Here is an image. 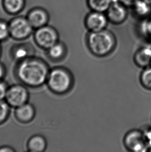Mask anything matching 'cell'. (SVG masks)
I'll list each match as a JSON object with an SVG mask.
<instances>
[{
    "label": "cell",
    "instance_id": "ffe728a7",
    "mask_svg": "<svg viewBox=\"0 0 151 152\" xmlns=\"http://www.w3.org/2000/svg\"><path fill=\"white\" fill-rule=\"evenodd\" d=\"M10 37L9 22L0 19V42L5 41Z\"/></svg>",
    "mask_w": 151,
    "mask_h": 152
},
{
    "label": "cell",
    "instance_id": "5b68a950",
    "mask_svg": "<svg viewBox=\"0 0 151 152\" xmlns=\"http://www.w3.org/2000/svg\"><path fill=\"white\" fill-rule=\"evenodd\" d=\"M33 38L37 46L46 50L59 41V34L55 28L47 25L34 30Z\"/></svg>",
    "mask_w": 151,
    "mask_h": 152
},
{
    "label": "cell",
    "instance_id": "2e32d148",
    "mask_svg": "<svg viewBox=\"0 0 151 152\" xmlns=\"http://www.w3.org/2000/svg\"><path fill=\"white\" fill-rule=\"evenodd\" d=\"M47 148L46 139L41 134H35L29 138L27 143L28 151L30 152H43Z\"/></svg>",
    "mask_w": 151,
    "mask_h": 152
},
{
    "label": "cell",
    "instance_id": "4fadbf2b",
    "mask_svg": "<svg viewBox=\"0 0 151 152\" xmlns=\"http://www.w3.org/2000/svg\"><path fill=\"white\" fill-rule=\"evenodd\" d=\"M126 15L125 8L118 2H112L107 10L108 18L111 22L115 23H122L126 18Z\"/></svg>",
    "mask_w": 151,
    "mask_h": 152
},
{
    "label": "cell",
    "instance_id": "4316f807",
    "mask_svg": "<svg viewBox=\"0 0 151 152\" xmlns=\"http://www.w3.org/2000/svg\"><path fill=\"white\" fill-rule=\"evenodd\" d=\"M14 148L7 145L0 146V152H15Z\"/></svg>",
    "mask_w": 151,
    "mask_h": 152
},
{
    "label": "cell",
    "instance_id": "7c38bea8",
    "mask_svg": "<svg viewBox=\"0 0 151 152\" xmlns=\"http://www.w3.org/2000/svg\"><path fill=\"white\" fill-rule=\"evenodd\" d=\"M46 51L47 58L51 61L58 62L65 58L68 50L65 44L59 41Z\"/></svg>",
    "mask_w": 151,
    "mask_h": 152
},
{
    "label": "cell",
    "instance_id": "8fae6325",
    "mask_svg": "<svg viewBox=\"0 0 151 152\" xmlns=\"http://www.w3.org/2000/svg\"><path fill=\"white\" fill-rule=\"evenodd\" d=\"M107 24L106 17L102 12H92L86 19V26L91 32H97L105 30Z\"/></svg>",
    "mask_w": 151,
    "mask_h": 152
},
{
    "label": "cell",
    "instance_id": "7402d4cb",
    "mask_svg": "<svg viewBox=\"0 0 151 152\" xmlns=\"http://www.w3.org/2000/svg\"><path fill=\"white\" fill-rule=\"evenodd\" d=\"M8 87L9 85L4 80H0V100L5 99Z\"/></svg>",
    "mask_w": 151,
    "mask_h": 152
},
{
    "label": "cell",
    "instance_id": "52a82bcc",
    "mask_svg": "<svg viewBox=\"0 0 151 152\" xmlns=\"http://www.w3.org/2000/svg\"><path fill=\"white\" fill-rule=\"evenodd\" d=\"M125 148L130 152H148V146L143 131L132 129L127 132L123 139Z\"/></svg>",
    "mask_w": 151,
    "mask_h": 152
},
{
    "label": "cell",
    "instance_id": "cb8c5ba5",
    "mask_svg": "<svg viewBox=\"0 0 151 152\" xmlns=\"http://www.w3.org/2000/svg\"><path fill=\"white\" fill-rule=\"evenodd\" d=\"M142 31L147 37L151 39V20L148 21L143 25Z\"/></svg>",
    "mask_w": 151,
    "mask_h": 152
},
{
    "label": "cell",
    "instance_id": "d6986e66",
    "mask_svg": "<svg viewBox=\"0 0 151 152\" xmlns=\"http://www.w3.org/2000/svg\"><path fill=\"white\" fill-rule=\"evenodd\" d=\"M10 107L5 100H0V125L5 123L10 116Z\"/></svg>",
    "mask_w": 151,
    "mask_h": 152
},
{
    "label": "cell",
    "instance_id": "6da1fadb",
    "mask_svg": "<svg viewBox=\"0 0 151 152\" xmlns=\"http://www.w3.org/2000/svg\"><path fill=\"white\" fill-rule=\"evenodd\" d=\"M50 69L44 60L35 56L17 62L14 74L20 83L31 88H38L46 83Z\"/></svg>",
    "mask_w": 151,
    "mask_h": 152
},
{
    "label": "cell",
    "instance_id": "30bf717a",
    "mask_svg": "<svg viewBox=\"0 0 151 152\" xmlns=\"http://www.w3.org/2000/svg\"><path fill=\"white\" fill-rule=\"evenodd\" d=\"M15 117L17 121L23 124L31 123L34 119L36 110L32 104L29 102L15 108Z\"/></svg>",
    "mask_w": 151,
    "mask_h": 152
},
{
    "label": "cell",
    "instance_id": "ba28073f",
    "mask_svg": "<svg viewBox=\"0 0 151 152\" xmlns=\"http://www.w3.org/2000/svg\"><path fill=\"white\" fill-rule=\"evenodd\" d=\"M25 17L34 30L48 25L50 20L48 12L40 6L31 8Z\"/></svg>",
    "mask_w": 151,
    "mask_h": 152
},
{
    "label": "cell",
    "instance_id": "603a6c76",
    "mask_svg": "<svg viewBox=\"0 0 151 152\" xmlns=\"http://www.w3.org/2000/svg\"><path fill=\"white\" fill-rule=\"evenodd\" d=\"M143 132L148 146V152H151V126L147 128Z\"/></svg>",
    "mask_w": 151,
    "mask_h": 152
},
{
    "label": "cell",
    "instance_id": "277c9868",
    "mask_svg": "<svg viewBox=\"0 0 151 152\" xmlns=\"http://www.w3.org/2000/svg\"><path fill=\"white\" fill-rule=\"evenodd\" d=\"M10 37L22 41L28 39L34 31L26 17L16 16L9 21Z\"/></svg>",
    "mask_w": 151,
    "mask_h": 152
},
{
    "label": "cell",
    "instance_id": "5bb4252c",
    "mask_svg": "<svg viewBox=\"0 0 151 152\" xmlns=\"http://www.w3.org/2000/svg\"><path fill=\"white\" fill-rule=\"evenodd\" d=\"M134 60L139 68H147L151 66V46L140 48L135 53Z\"/></svg>",
    "mask_w": 151,
    "mask_h": 152
},
{
    "label": "cell",
    "instance_id": "f1b7e54d",
    "mask_svg": "<svg viewBox=\"0 0 151 152\" xmlns=\"http://www.w3.org/2000/svg\"><path fill=\"white\" fill-rule=\"evenodd\" d=\"M2 55V47H1V42H0V58Z\"/></svg>",
    "mask_w": 151,
    "mask_h": 152
},
{
    "label": "cell",
    "instance_id": "9a60e30c",
    "mask_svg": "<svg viewBox=\"0 0 151 152\" xmlns=\"http://www.w3.org/2000/svg\"><path fill=\"white\" fill-rule=\"evenodd\" d=\"M2 5L7 14L17 16L24 10L26 0H2Z\"/></svg>",
    "mask_w": 151,
    "mask_h": 152
},
{
    "label": "cell",
    "instance_id": "e0dca14e",
    "mask_svg": "<svg viewBox=\"0 0 151 152\" xmlns=\"http://www.w3.org/2000/svg\"><path fill=\"white\" fill-rule=\"evenodd\" d=\"M112 0H89V5L94 12H102L108 10Z\"/></svg>",
    "mask_w": 151,
    "mask_h": 152
},
{
    "label": "cell",
    "instance_id": "3957f363",
    "mask_svg": "<svg viewBox=\"0 0 151 152\" xmlns=\"http://www.w3.org/2000/svg\"><path fill=\"white\" fill-rule=\"evenodd\" d=\"M87 45L93 55L104 57L113 51L116 45V41L112 33L103 30L91 32L88 36Z\"/></svg>",
    "mask_w": 151,
    "mask_h": 152
},
{
    "label": "cell",
    "instance_id": "484cf974",
    "mask_svg": "<svg viewBox=\"0 0 151 152\" xmlns=\"http://www.w3.org/2000/svg\"><path fill=\"white\" fill-rule=\"evenodd\" d=\"M139 0H118V1L121 2L122 4L126 6H134L135 4Z\"/></svg>",
    "mask_w": 151,
    "mask_h": 152
},
{
    "label": "cell",
    "instance_id": "8992f818",
    "mask_svg": "<svg viewBox=\"0 0 151 152\" xmlns=\"http://www.w3.org/2000/svg\"><path fill=\"white\" fill-rule=\"evenodd\" d=\"M28 88L20 83L9 86L5 100L15 109L28 102L30 93Z\"/></svg>",
    "mask_w": 151,
    "mask_h": 152
},
{
    "label": "cell",
    "instance_id": "d4e9b609",
    "mask_svg": "<svg viewBox=\"0 0 151 152\" xmlns=\"http://www.w3.org/2000/svg\"><path fill=\"white\" fill-rule=\"evenodd\" d=\"M6 68L4 64L0 62V80H3L6 76Z\"/></svg>",
    "mask_w": 151,
    "mask_h": 152
},
{
    "label": "cell",
    "instance_id": "7a4b0ae2",
    "mask_svg": "<svg viewBox=\"0 0 151 152\" xmlns=\"http://www.w3.org/2000/svg\"><path fill=\"white\" fill-rule=\"evenodd\" d=\"M46 84L51 93L57 95H65L73 88L74 77L68 69L56 66L50 69Z\"/></svg>",
    "mask_w": 151,
    "mask_h": 152
},
{
    "label": "cell",
    "instance_id": "ac0fdd59",
    "mask_svg": "<svg viewBox=\"0 0 151 152\" xmlns=\"http://www.w3.org/2000/svg\"><path fill=\"white\" fill-rule=\"evenodd\" d=\"M140 81L144 88L151 90V66L143 69L140 75Z\"/></svg>",
    "mask_w": 151,
    "mask_h": 152
},
{
    "label": "cell",
    "instance_id": "9c48e42d",
    "mask_svg": "<svg viewBox=\"0 0 151 152\" xmlns=\"http://www.w3.org/2000/svg\"><path fill=\"white\" fill-rule=\"evenodd\" d=\"M34 48L29 43L15 44L10 50V56L16 63L34 56Z\"/></svg>",
    "mask_w": 151,
    "mask_h": 152
},
{
    "label": "cell",
    "instance_id": "83f0119b",
    "mask_svg": "<svg viewBox=\"0 0 151 152\" xmlns=\"http://www.w3.org/2000/svg\"><path fill=\"white\" fill-rule=\"evenodd\" d=\"M143 1H144L145 2H147V4L151 5V0H143Z\"/></svg>",
    "mask_w": 151,
    "mask_h": 152
},
{
    "label": "cell",
    "instance_id": "44dd1931",
    "mask_svg": "<svg viewBox=\"0 0 151 152\" xmlns=\"http://www.w3.org/2000/svg\"><path fill=\"white\" fill-rule=\"evenodd\" d=\"M149 4L144 1L139 0L135 4V10L138 14L141 16L146 15L149 12L150 7Z\"/></svg>",
    "mask_w": 151,
    "mask_h": 152
}]
</instances>
